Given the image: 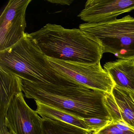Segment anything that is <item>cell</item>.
<instances>
[{
    "label": "cell",
    "instance_id": "obj_1",
    "mask_svg": "<svg viewBox=\"0 0 134 134\" xmlns=\"http://www.w3.org/2000/svg\"><path fill=\"white\" fill-rule=\"evenodd\" d=\"M21 78L23 92L27 98L61 109L82 119L112 121L104 104V92L73 80L52 84L36 83Z\"/></svg>",
    "mask_w": 134,
    "mask_h": 134
},
{
    "label": "cell",
    "instance_id": "obj_2",
    "mask_svg": "<svg viewBox=\"0 0 134 134\" xmlns=\"http://www.w3.org/2000/svg\"><path fill=\"white\" fill-rule=\"evenodd\" d=\"M29 34L47 58L96 64L100 63L103 55L100 45L80 29H65L49 23Z\"/></svg>",
    "mask_w": 134,
    "mask_h": 134
},
{
    "label": "cell",
    "instance_id": "obj_3",
    "mask_svg": "<svg viewBox=\"0 0 134 134\" xmlns=\"http://www.w3.org/2000/svg\"><path fill=\"white\" fill-rule=\"evenodd\" d=\"M0 66L36 83L55 84L72 80L52 66L27 33L16 44L0 52Z\"/></svg>",
    "mask_w": 134,
    "mask_h": 134
},
{
    "label": "cell",
    "instance_id": "obj_4",
    "mask_svg": "<svg viewBox=\"0 0 134 134\" xmlns=\"http://www.w3.org/2000/svg\"><path fill=\"white\" fill-rule=\"evenodd\" d=\"M79 29L98 44L103 53L121 59L134 60V18L129 15L100 24L84 23Z\"/></svg>",
    "mask_w": 134,
    "mask_h": 134
},
{
    "label": "cell",
    "instance_id": "obj_5",
    "mask_svg": "<svg viewBox=\"0 0 134 134\" xmlns=\"http://www.w3.org/2000/svg\"><path fill=\"white\" fill-rule=\"evenodd\" d=\"M58 72L85 86L110 94L115 86L100 63L88 64L47 58Z\"/></svg>",
    "mask_w": 134,
    "mask_h": 134
},
{
    "label": "cell",
    "instance_id": "obj_6",
    "mask_svg": "<svg viewBox=\"0 0 134 134\" xmlns=\"http://www.w3.org/2000/svg\"><path fill=\"white\" fill-rule=\"evenodd\" d=\"M32 0H10L0 17V52L19 42L25 33L26 10Z\"/></svg>",
    "mask_w": 134,
    "mask_h": 134
},
{
    "label": "cell",
    "instance_id": "obj_7",
    "mask_svg": "<svg viewBox=\"0 0 134 134\" xmlns=\"http://www.w3.org/2000/svg\"><path fill=\"white\" fill-rule=\"evenodd\" d=\"M22 92L12 98L5 118L10 132L15 134H43L42 118L26 102Z\"/></svg>",
    "mask_w": 134,
    "mask_h": 134
},
{
    "label": "cell",
    "instance_id": "obj_8",
    "mask_svg": "<svg viewBox=\"0 0 134 134\" xmlns=\"http://www.w3.org/2000/svg\"><path fill=\"white\" fill-rule=\"evenodd\" d=\"M134 10V0H88L78 17L85 23L100 24L116 20Z\"/></svg>",
    "mask_w": 134,
    "mask_h": 134
},
{
    "label": "cell",
    "instance_id": "obj_9",
    "mask_svg": "<svg viewBox=\"0 0 134 134\" xmlns=\"http://www.w3.org/2000/svg\"><path fill=\"white\" fill-rule=\"evenodd\" d=\"M112 121L123 122L134 130V91L114 86L104 97Z\"/></svg>",
    "mask_w": 134,
    "mask_h": 134
},
{
    "label": "cell",
    "instance_id": "obj_10",
    "mask_svg": "<svg viewBox=\"0 0 134 134\" xmlns=\"http://www.w3.org/2000/svg\"><path fill=\"white\" fill-rule=\"evenodd\" d=\"M1 102L0 122L5 123V118L12 98L23 92L22 79L8 69L0 66Z\"/></svg>",
    "mask_w": 134,
    "mask_h": 134
},
{
    "label": "cell",
    "instance_id": "obj_11",
    "mask_svg": "<svg viewBox=\"0 0 134 134\" xmlns=\"http://www.w3.org/2000/svg\"><path fill=\"white\" fill-rule=\"evenodd\" d=\"M115 86L134 91V60L119 59L103 66Z\"/></svg>",
    "mask_w": 134,
    "mask_h": 134
},
{
    "label": "cell",
    "instance_id": "obj_12",
    "mask_svg": "<svg viewBox=\"0 0 134 134\" xmlns=\"http://www.w3.org/2000/svg\"><path fill=\"white\" fill-rule=\"evenodd\" d=\"M35 102L37 105L36 111L42 118L60 121L80 128L91 134L88 126L82 118L37 100H35Z\"/></svg>",
    "mask_w": 134,
    "mask_h": 134
},
{
    "label": "cell",
    "instance_id": "obj_13",
    "mask_svg": "<svg viewBox=\"0 0 134 134\" xmlns=\"http://www.w3.org/2000/svg\"><path fill=\"white\" fill-rule=\"evenodd\" d=\"M43 134H90L73 125L58 120L42 118Z\"/></svg>",
    "mask_w": 134,
    "mask_h": 134
},
{
    "label": "cell",
    "instance_id": "obj_14",
    "mask_svg": "<svg viewBox=\"0 0 134 134\" xmlns=\"http://www.w3.org/2000/svg\"><path fill=\"white\" fill-rule=\"evenodd\" d=\"M91 134H134V130L123 122L112 121L101 130Z\"/></svg>",
    "mask_w": 134,
    "mask_h": 134
},
{
    "label": "cell",
    "instance_id": "obj_15",
    "mask_svg": "<svg viewBox=\"0 0 134 134\" xmlns=\"http://www.w3.org/2000/svg\"><path fill=\"white\" fill-rule=\"evenodd\" d=\"M82 119L88 126L91 134L101 130L112 121L111 120L97 118Z\"/></svg>",
    "mask_w": 134,
    "mask_h": 134
},
{
    "label": "cell",
    "instance_id": "obj_16",
    "mask_svg": "<svg viewBox=\"0 0 134 134\" xmlns=\"http://www.w3.org/2000/svg\"><path fill=\"white\" fill-rule=\"evenodd\" d=\"M48 2L56 4L62 5H70L73 3V0H52L47 1Z\"/></svg>",
    "mask_w": 134,
    "mask_h": 134
}]
</instances>
